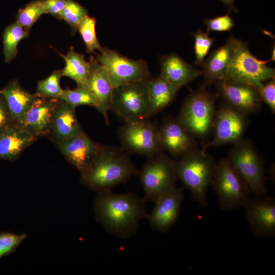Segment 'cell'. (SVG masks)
Masks as SVG:
<instances>
[{
	"label": "cell",
	"instance_id": "obj_1",
	"mask_svg": "<svg viewBox=\"0 0 275 275\" xmlns=\"http://www.w3.org/2000/svg\"><path fill=\"white\" fill-rule=\"evenodd\" d=\"M146 200L131 193L118 194L111 190L99 192L94 204L98 221L109 233L127 238L137 231L147 216Z\"/></svg>",
	"mask_w": 275,
	"mask_h": 275
},
{
	"label": "cell",
	"instance_id": "obj_2",
	"mask_svg": "<svg viewBox=\"0 0 275 275\" xmlns=\"http://www.w3.org/2000/svg\"><path fill=\"white\" fill-rule=\"evenodd\" d=\"M138 172L122 148L101 146L93 162L81 175L85 183L99 192L111 190Z\"/></svg>",
	"mask_w": 275,
	"mask_h": 275
},
{
	"label": "cell",
	"instance_id": "obj_3",
	"mask_svg": "<svg viewBox=\"0 0 275 275\" xmlns=\"http://www.w3.org/2000/svg\"><path fill=\"white\" fill-rule=\"evenodd\" d=\"M216 163L211 155L198 149L176 161L178 179L202 207L207 205V193Z\"/></svg>",
	"mask_w": 275,
	"mask_h": 275
},
{
	"label": "cell",
	"instance_id": "obj_4",
	"mask_svg": "<svg viewBox=\"0 0 275 275\" xmlns=\"http://www.w3.org/2000/svg\"><path fill=\"white\" fill-rule=\"evenodd\" d=\"M216 97L203 86L184 101L177 119L195 138L204 139L212 131Z\"/></svg>",
	"mask_w": 275,
	"mask_h": 275
},
{
	"label": "cell",
	"instance_id": "obj_5",
	"mask_svg": "<svg viewBox=\"0 0 275 275\" xmlns=\"http://www.w3.org/2000/svg\"><path fill=\"white\" fill-rule=\"evenodd\" d=\"M227 159L246 184L250 194L260 198L267 193L263 160L250 140L243 139L234 144Z\"/></svg>",
	"mask_w": 275,
	"mask_h": 275
},
{
	"label": "cell",
	"instance_id": "obj_6",
	"mask_svg": "<svg viewBox=\"0 0 275 275\" xmlns=\"http://www.w3.org/2000/svg\"><path fill=\"white\" fill-rule=\"evenodd\" d=\"M148 80L137 81L114 88L111 110L125 123L149 118Z\"/></svg>",
	"mask_w": 275,
	"mask_h": 275
},
{
	"label": "cell",
	"instance_id": "obj_7",
	"mask_svg": "<svg viewBox=\"0 0 275 275\" xmlns=\"http://www.w3.org/2000/svg\"><path fill=\"white\" fill-rule=\"evenodd\" d=\"M138 175L146 200L155 202L161 195L176 186L178 179L176 161L163 152L148 158Z\"/></svg>",
	"mask_w": 275,
	"mask_h": 275
},
{
	"label": "cell",
	"instance_id": "obj_8",
	"mask_svg": "<svg viewBox=\"0 0 275 275\" xmlns=\"http://www.w3.org/2000/svg\"><path fill=\"white\" fill-rule=\"evenodd\" d=\"M211 185L222 209L243 207L250 198L248 187L227 158L216 163Z\"/></svg>",
	"mask_w": 275,
	"mask_h": 275
},
{
	"label": "cell",
	"instance_id": "obj_9",
	"mask_svg": "<svg viewBox=\"0 0 275 275\" xmlns=\"http://www.w3.org/2000/svg\"><path fill=\"white\" fill-rule=\"evenodd\" d=\"M99 52L95 59L106 72L114 88L151 77L144 59H131L107 47H102Z\"/></svg>",
	"mask_w": 275,
	"mask_h": 275
},
{
	"label": "cell",
	"instance_id": "obj_10",
	"mask_svg": "<svg viewBox=\"0 0 275 275\" xmlns=\"http://www.w3.org/2000/svg\"><path fill=\"white\" fill-rule=\"evenodd\" d=\"M267 61L258 59L250 52L248 44L241 40L228 66L223 80H230L258 88L275 77L274 68L266 66Z\"/></svg>",
	"mask_w": 275,
	"mask_h": 275
},
{
	"label": "cell",
	"instance_id": "obj_11",
	"mask_svg": "<svg viewBox=\"0 0 275 275\" xmlns=\"http://www.w3.org/2000/svg\"><path fill=\"white\" fill-rule=\"evenodd\" d=\"M122 149L129 153L147 157L163 152L161 147L159 127L146 120L125 123L117 130Z\"/></svg>",
	"mask_w": 275,
	"mask_h": 275
},
{
	"label": "cell",
	"instance_id": "obj_12",
	"mask_svg": "<svg viewBox=\"0 0 275 275\" xmlns=\"http://www.w3.org/2000/svg\"><path fill=\"white\" fill-rule=\"evenodd\" d=\"M247 115L224 103L216 111L213 139L202 146V150L211 147L235 144L244 139L248 125Z\"/></svg>",
	"mask_w": 275,
	"mask_h": 275
},
{
	"label": "cell",
	"instance_id": "obj_13",
	"mask_svg": "<svg viewBox=\"0 0 275 275\" xmlns=\"http://www.w3.org/2000/svg\"><path fill=\"white\" fill-rule=\"evenodd\" d=\"M215 84L218 95L244 114L256 113L261 109L263 101L256 88L230 80H222Z\"/></svg>",
	"mask_w": 275,
	"mask_h": 275
},
{
	"label": "cell",
	"instance_id": "obj_14",
	"mask_svg": "<svg viewBox=\"0 0 275 275\" xmlns=\"http://www.w3.org/2000/svg\"><path fill=\"white\" fill-rule=\"evenodd\" d=\"M161 147L177 160L198 149L195 138L178 119L167 118L159 127Z\"/></svg>",
	"mask_w": 275,
	"mask_h": 275
},
{
	"label": "cell",
	"instance_id": "obj_15",
	"mask_svg": "<svg viewBox=\"0 0 275 275\" xmlns=\"http://www.w3.org/2000/svg\"><path fill=\"white\" fill-rule=\"evenodd\" d=\"M245 217L256 236H275V200L271 197L249 198L244 206Z\"/></svg>",
	"mask_w": 275,
	"mask_h": 275
},
{
	"label": "cell",
	"instance_id": "obj_16",
	"mask_svg": "<svg viewBox=\"0 0 275 275\" xmlns=\"http://www.w3.org/2000/svg\"><path fill=\"white\" fill-rule=\"evenodd\" d=\"M184 196L183 188L175 186L154 202L152 211L146 216L153 229L163 232L175 224L180 215Z\"/></svg>",
	"mask_w": 275,
	"mask_h": 275
},
{
	"label": "cell",
	"instance_id": "obj_17",
	"mask_svg": "<svg viewBox=\"0 0 275 275\" xmlns=\"http://www.w3.org/2000/svg\"><path fill=\"white\" fill-rule=\"evenodd\" d=\"M54 143L64 157L80 174L90 167L101 147L85 133Z\"/></svg>",
	"mask_w": 275,
	"mask_h": 275
},
{
	"label": "cell",
	"instance_id": "obj_18",
	"mask_svg": "<svg viewBox=\"0 0 275 275\" xmlns=\"http://www.w3.org/2000/svg\"><path fill=\"white\" fill-rule=\"evenodd\" d=\"M90 70L85 86L92 95L95 107L102 115L106 123L109 124L108 113L111 110L114 88L106 72L95 58H90Z\"/></svg>",
	"mask_w": 275,
	"mask_h": 275
},
{
	"label": "cell",
	"instance_id": "obj_19",
	"mask_svg": "<svg viewBox=\"0 0 275 275\" xmlns=\"http://www.w3.org/2000/svg\"><path fill=\"white\" fill-rule=\"evenodd\" d=\"M58 99L37 96L19 125L37 138L50 134L53 113Z\"/></svg>",
	"mask_w": 275,
	"mask_h": 275
},
{
	"label": "cell",
	"instance_id": "obj_20",
	"mask_svg": "<svg viewBox=\"0 0 275 275\" xmlns=\"http://www.w3.org/2000/svg\"><path fill=\"white\" fill-rule=\"evenodd\" d=\"M241 40L231 35L223 45L211 52L202 65L203 87L223 80Z\"/></svg>",
	"mask_w": 275,
	"mask_h": 275
},
{
	"label": "cell",
	"instance_id": "obj_21",
	"mask_svg": "<svg viewBox=\"0 0 275 275\" xmlns=\"http://www.w3.org/2000/svg\"><path fill=\"white\" fill-rule=\"evenodd\" d=\"M159 62L160 72L159 75L180 88L202 76L201 70L196 68L175 53L162 56Z\"/></svg>",
	"mask_w": 275,
	"mask_h": 275
},
{
	"label": "cell",
	"instance_id": "obj_22",
	"mask_svg": "<svg viewBox=\"0 0 275 275\" xmlns=\"http://www.w3.org/2000/svg\"><path fill=\"white\" fill-rule=\"evenodd\" d=\"M75 107L59 99L54 111L51 133L53 142L84 133L77 120Z\"/></svg>",
	"mask_w": 275,
	"mask_h": 275
},
{
	"label": "cell",
	"instance_id": "obj_23",
	"mask_svg": "<svg viewBox=\"0 0 275 275\" xmlns=\"http://www.w3.org/2000/svg\"><path fill=\"white\" fill-rule=\"evenodd\" d=\"M36 139L18 124L9 126L0 134V159L14 160Z\"/></svg>",
	"mask_w": 275,
	"mask_h": 275
},
{
	"label": "cell",
	"instance_id": "obj_24",
	"mask_svg": "<svg viewBox=\"0 0 275 275\" xmlns=\"http://www.w3.org/2000/svg\"><path fill=\"white\" fill-rule=\"evenodd\" d=\"M0 94L4 97L14 122L19 125L37 96L23 89L17 80L10 81Z\"/></svg>",
	"mask_w": 275,
	"mask_h": 275
},
{
	"label": "cell",
	"instance_id": "obj_25",
	"mask_svg": "<svg viewBox=\"0 0 275 275\" xmlns=\"http://www.w3.org/2000/svg\"><path fill=\"white\" fill-rule=\"evenodd\" d=\"M150 101L149 118L169 105L175 98L180 87L174 85L158 75L148 80Z\"/></svg>",
	"mask_w": 275,
	"mask_h": 275
},
{
	"label": "cell",
	"instance_id": "obj_26",
	"mask_svg": "<svg viewBox=\"0 0 275 275\" xmlns=\"http://www.w3.org/2000/svg\"><path fill=\"white\" fill-rule=\"evenodd\" d=\"M65 62L64 68L61 70V76L70 78L76 82L77 87H83L90 73V62L84 54L75 51L71 46L66 54H60Z\"/></svg>",
	"mask_w": 275,
	"mask_h": 275
},
{
	"label": "cell",
	"instance_id": "obj_27",
	"mask_svg": "<svg viewBox=\"0 0 275 275\" xmlns=\"http://www.w3.org/2000/svg\"><path fill=\"white\" fill-rule=\"evenodd\" d=\"M29 31L16 22L5 28L3 37V53L6 62L15 58L18 53L17 46L22 40L28 37Z\"/></svg>",
	"mask_w": 275,
	"mask_h": 275
},
{
	"label": "cell",
	"instance_id": "obj_28",
	"mask_svg": "<svg viewBox=\"0 0 275 275\" xmlns=\"http://www.w3.org/2000/svg\"><path fill=\"white\" fill-rule=\"evenodd\" d=\"M96 19L88 15L82 19L78 23L77 29L86 46L87 51L94 52L97 50L100 51L102 48L97 37L96 33Z\"/></svg>",
	"mask_w": 275,
	"mask_h": 275
},
{
	"label": "cell",
	"instance_id": "obj_29",
	"mask_svg": "<svg viewBox=\"0 0 275 275\" xmlns=\"http://www.w3.org/2000/svg\"><path fill=\"white\" fill-rule=\"evenodd\" d=\"M44 14H45L44 0L33 1L18 10L16 22L29 31L32 25Z\"/></svg>",
	"mask_w": 275,
	"mask_h": 275
},
{
	"label": "cell",
	"instance_id": "obj_30",
	"mask_svg": "<svg viewBox=\"0 0 275 275\" xmlns=\"http://www.w3.org/2000/svg\"><path fill=\"white\" fill-rule=\"evenodd\" d=\"M61 70L54 71L46 78L38 81L36 95L48 99L60 98L63 90L60 86Z\"/></svg>",
	"mask_w": 275,
	"mask_h": 275
},
{
	"label": "cell",
	"instance_id": "obj_31",
	"mask_svg": "<svg viewBox=\"0 0 275 275\" xmlns=\"http://www.w3.org/2000/svg\"><path fill=\"white\" fill-rule=\"evenodd\" d=\"M208 34L207 32H203L200 28L198 29L196 33H191L195 40V63L197 65L202 66L206 57L216 41L214 38L209 37Z\"/></svg>",
	"mask_w": 275,
	"mask_h": 275
},
{
	"label": "cell",
	"instance_id": "obj_32",
	"mask_svg": "<svg viewBox=\"0 0 275 275\" xmlns=\"http://www.w3.org/2000/svg\"><path fill=\"white\" fill-rule=\"evenodd\" d=\"M59 99L75 108L80 105L95 106L93 97L86 89L82 87H77L73 90H63Z\"/></svg>",
	"mask_w": 275,
	"mask_h": 275
},
{
	"label": "cell",
	"instance_id": "obj_33",
	"mask_svg": "<svg viewBox=\"0 0 275 275\" xmlns=\"http://www.w3.org/2000/svg\"><path fill=\"white\" fill-rule=\"evenodd\" d=\"M88 15V11L85 7L73 0H66V6L59 18L65 20L76 30L80 21Z\"/></svg>",
	"mask_w": 275,
	"mask_h": 275
},
{
	"label": "cell",
	"instance_id": "obj_34",
	"mask_svg": "<svg viewBox=\"0 0 275 275\" xmlns=\"http://www.w3.org/2000/svg\"><path fill=\"white\" fill-rule=\"evenodd\" d=\"M25 234H0V259L13 252L25 238Z\"/></svg>",
	"mask_w": 275,
	"mask_h": 275
},
{
	"label": "cell",
	"instance_id": "obj_35",
	"mask_svg": "<svg viewBox=\"0 0 275 275\" xmlns=\"http://www.w3.org/2000/svg\"><path fill=\"white\" fill-rule=\"evenodd\" d=\"M206 26V32H225L230 31L235 26L233 19L228 14L212 18H207L204 20Z\"/></svg>",
	"mask_w": 275,
	"mask_h": 275
},
{
	"label": "cell",
	"instance_id": "obj_36",
	"mask_svg": "<svg viewBox=\"0 0 275 275\" xmlns=\"http://www.w3.org/2000/svg\"><path fill=\"white\" fill-rule=\"evenodd\" d=\"M262 101L269 107L272 114L275 113V77L264 82L258 88Z\"/></svg>",
	"mask_w": 275,
	"mask_h": 275
},
{
	"label": "cell",
	"instance_id": "obj_37",
	"mask_svg": "<svg viewBox=\"0 0 275 275\" xmlns=\"http://www.w3.org/2000/svg\"><path fill=\"white\" fill-rule=\"evenodd\" d=\"M14 124L16 123L11 116L6 101L0 94V134Z\"/></svg>",
	"mask_w": 275,
	"mask_h": 275
},
{
	"label": "cell",
	"instance_id": "obj_38",
	"mask_svg": "<svg viewBox=\"0 0 275 275\" xmlns=\"http://www.w3.org/2000/svg\"><path fill=\"white\" fill-rule=\"evenodd\" d=\"M66 4V0H44L45 14L52 15L59 18Z\"/></svg>",
	"mask_w": 275,
	"mask_h": 275
},
{
	"label": "cell",
	"instance_id": "obj_39",
	"mask_svg": "<svg viewBox=\"0 0 275 275\" xmlns=\"http://www.w3.org/2000/svg\"><path fill=\"white\" fill-rule=\"evenodd\" d=\"M223 3L225 6L227 7L228 9V12L230 13L231 12L237 13L238 10L235 7L234 1L235 0H219Z\"/></svg>",
	"mask_w": 275,
	"mask_h": 275
},
{
	"label": "cell",
	"instance_id": "obj_40",
	"mask_svg": "<svg viewBox=\"0 0 275 275\" xmlns=\"http://www.w3.org/2000/svg\"><path fill=\"white\" fill-rule=\"evenodd\" d=\"M269 62L270 61H274V46L272 50L271 57L270 60H268Z\"/></svg>",
	"mask_w": 275,
	"mask_h": 275
}]
</instances>
